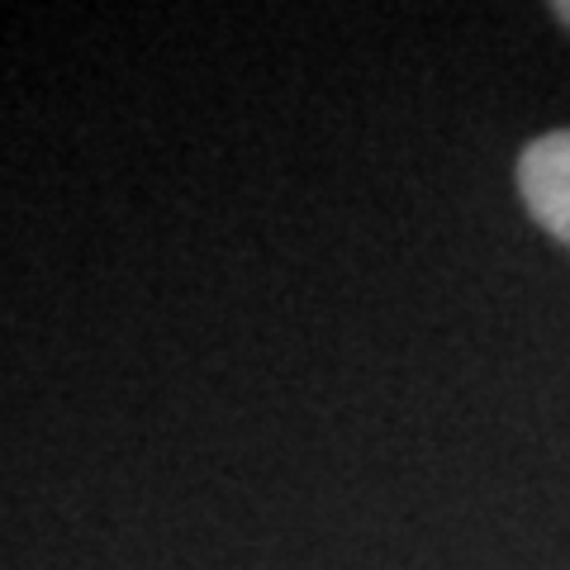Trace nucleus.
I'll use <instances>...</instances> for the list:
<instances>
[{"label":"nucleus","instance_id":"2","mask_svg":"<svg viewBox=\"0 0 570 570\" xmlns=\"http://www.w3.org/2000/svg\"><path fill=\"white\" fill-rule=\"evenodd\" d=\"M557 20L570 29V0H561V6H557Z\"/></svg>","mask_w":570,"mask_h":570},{"label":"nucleus","instance_id":"1","mask_svg":"<svg viewBox=\"0 0 570 570\" xmlns=\"http://www.w3.org/2000/svg\"><path fill=\"white\" fill-rule=\"evenodd\" d=\"M519 190L532 219L561 247H570V129L528 142L519 157Z\"/></svg>","mask_w":570,"mask_h":570}]
</instances>
